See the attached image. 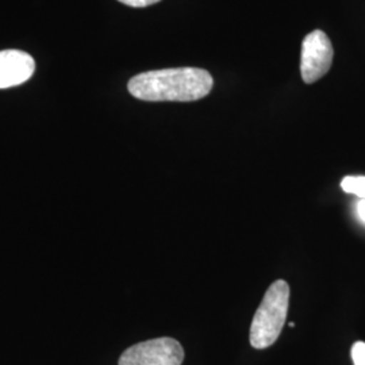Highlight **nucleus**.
<instances>
[{"mask_svg":"<svg viewBox=\"0 0 365 365\" xmlns=\"http://www.w3.org/2000/svg\"><path fill=\"white\" fill-rule=\"evenodd\" d=\"M182 344L170 337L149 339L135 344L122 353L119 365H182Z\"/></svg>","mask_w":365,"mask_h":365,"instance_id":"nucleus-3","label":"nucleus"},{"mask_svg":"<svg viewBox=\"0 0 365 365\" xmlns=\"http://www.w3.org/2000/svg\"><path fill=\"white\" fill-rule=\"evenodd\" d=\"M333 46L327 34L314 30L302 42L300 75L304 83L312 84L324 78L333 63Z\"/></svg>","mask_w":365,"mask_h":365,"instance_id":"nucleus-4","label":"nucleus"},{"mask_svg":"<svg viewBox=\"0 0 365 365\" xmlns=\"http://www.w3.org/2000/svg\"><path fill=\"white\" fill-rule=\"evenodd\" d=\"M288 304L289 286L284 280H276L267 289L250 325L249 341L255 349H265L279 339L286 324Z\"/></svg>","mask_w":365,"mask_h":365,"instance_id":"nucleus-2","label":"nucleus"},{"mask_svg":"<svg viewBox=\"0 0 365 365\" xmlns=\"http://www.w3.org/2000/svg\"><path fill=\"white\" fill-rule=\"evenodd\" d=\"M126 6H130V7H135V9H143V7H148V6H152L155 3H158L160 0H118Z\"/></svg>","mask_w":365,"mask_h":365,"instance_id":"nucleus-8","label":"nucleus"},{"mask_svg":"<svg viewBox=\"0 0 365 365\" xmlns=\"http://www.w3.org/2000/svg\"><path fill=\"white\" fill-rule=\"evenodd\" d=\"M212 86L207 71L182 66L140 73L129 81L128 90L145 102H194L207 96Z\"/></svg>","mask_w":365,"mask_h":365,"instance_id":"nucleus-1","label":"nucleus"},{"mask_svg":"<svg viewBox=\"0 0 365 365\" xmlns=\"http://www.w3.org/2000/svg\"><path fill=\"white\" fill-rule=\"evenodd\" d=\"M352 360L354 365H365V342L359 341L353 344Z\"/></svg>","mask_w":365,"mask_h":365,"instance_id":"nucleus-7","label":"nucleus"},{"mask_svg":"<svg viewBox=\"0 0 365 365\" xmlns=\"http://www.w3.org/2000/svg\"><path fill=\"white\" fill-rule=\"evenodd\" d=\"M36 69L34 58L22 51L0 52V90L26 83Z\"/></svg>","mask_w":365,"mask_h":365,"instance_id":"nucleus-5","label":"nucleus"},{"mask_svg":"<svg viewBox=\"0 0 365 365\" xmlns=\"http://www.w3.org/2000/svg\"><path fill=\"white\" fill-rule=\"evenodd\" d=\"M357 214H359L360 220L365 222V199H361V200L357 203Z\"/></svg>","mask_w":365,"mask_h":365,"instance_id":"nucleus-9","label":"nucleus"},{"mask_svg":"<svg viewBox=\"0 0 365 365\" xmlns=\"http://www.w3.org/2000/svg\"><path fill=\"white\" fill-rule=\"evenodd\" d=\"M341 188L346 194L365 199V176H346L341 182Z\"/></svg>","mask_w":365,"mask_h":365,"instance_id":"nucleus-6","label":"nucleus"}]
</instances>
